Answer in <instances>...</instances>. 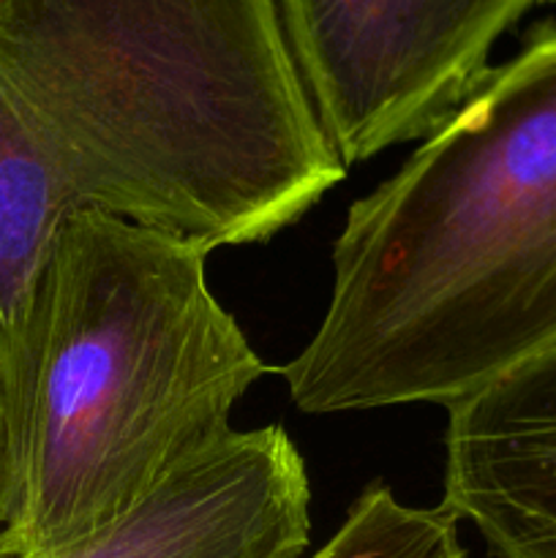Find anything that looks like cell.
<instances>
[{
    "label": "cell",
    "instance_id": "obj_1",
    "mask_svg": "<svg viewBox=\"0 0 556 558\" xmlns=\"http://www.w3.org/2000/svg\"><path fill=\"white\" fill-rule=\"evenodd\" d=\"M0 96L82 210L207 254L347 178L276 0H0Z\"/></svg>",
    "mask_w": 556,
    "mask_h": 558
},
{
    "label": "cell",
    "instance_id": "obj_2",
    "mask_svg": "<svg viewBox=\"0 0 556 558\" xmlns=\"http://www.w3.org/2000/svg\"><path fill=\"white\" fill-rule=\"evenodd\" d=\"M556 349V25L354 202L281 368L305 414L442 403Z\"/></svg>",
    "mask_w": 556,
    "mask_h": 558
},
{
    "label": "cell",
    "instance_id": "obj_3",
    "mask_svg": "<svg viewBox=\"0 0 556 558\" xmlns=\"http://www.w3.org/2000/svg\"><path fill=\"white\" fill-rule=\"evenodd\" d=\"M205 259L123 218H65L3 558L69 548L232 434L267 365L207 289Z\"/></svg>",
    "mask_w": 556,
    "mask_h": 558
},
{
    "label": "cell",
    "instance_id": "obj_4",
    "mask_svg": "<svg viewBox=\"0 0 556 558\" xmlns=\"http://www.w3.org/2000/svg\"><path fill=\"white\" fill-rule=\"evenodd\" d=\"M343 167L434 134L488 76L494 44L554 0H276Z\"/></svg>",
    "mask_w": 556,
    "mask_h": 558
},
{
    "label": "cell",
    "instance_id": "obj_5",
    "mask_svg": "<svg viewBox=\"0 0 556 558\" xmlns=\"http://www.w3.org/2000/svg\"><path fill=\"white\" fill-rule=\"evenodd\" d=\"M305 461L281 425L229 434L136 507L47 556L300 558L311 537Z\"/></svg>",
    "mask_w": 556,
    "mask_h": 558
},
{
    "label": "cell",
    "instance_id": "obj_6",
    "mask_svg": "<svg viewBox=\"0 0 556 558\" xmlns=\"http://www.w3.org/2000/svg\"><path fill=\"white\" fill-rule=\"evenodd\" d=\"M499 558H556V349L447 407L445 499Z\"/></svg>",
    "mask_w": 556,
    "mask_h": 558
},
{
    "label": "cell",
    "instance_id": "obj_7",
    "mask_svg": "<svg viewBox=\"0 0 556 558\" xmlns=\"http://www.w3.org/2000/svg\"><path fill=\"white\" fill-rule=\"evenodd\" d=\"M74 210L82 207L69 185L0 96V381L14 469L36 379L58 234Z\"/></svg>",
    "mask_w": 556,
    "mask_h": 558
},
{
    "label": "cell",
    "instance_id": "obj_8",
    "mask_svg": "<svg viewBox=\"0 0 556 558\" xmlns=\"http://www.w3.org/2000/svg\"><path fill=\"white\" fill-rule=\"evenodd\" d=\"M311 558H467L458 518L445 507H409L374 483L349 507L341 529Z\"/></svg>",
    "mask_w": 556,
    "mask_h": 558
},
{
    "label": "cell",
    "instance_id": "obj_9",
    "mask_svg": "<svg viewBox=\"0 0 556 558\" xmlns=\"http://www.w3.org/2000/svg\"><path fill=\"white\" fill-rule=\"evenodd\" d=\"M16 507V469H14V447H11L9 409H5L3 381H0V558H3V539L14 521Z\"/></svg>",
    "mask_w": 556,
    "mask_h": 558
}]
</instances>
